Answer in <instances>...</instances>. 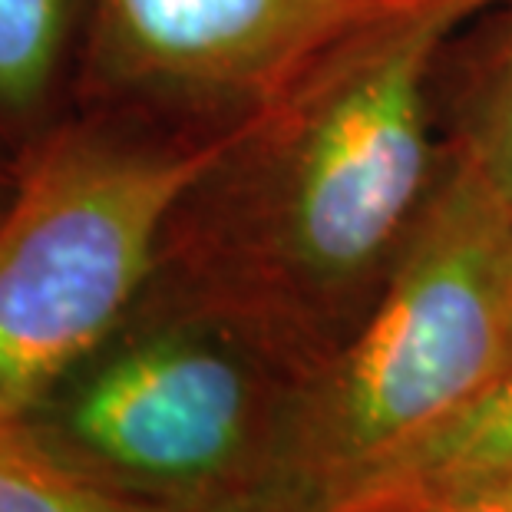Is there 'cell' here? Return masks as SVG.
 Instances as JSON below:
<instances>
[{
    "instance_id": "obj_7",
    "label": "cell",
    "mask_w": 512,
    "mask_h": 512,
    "mask_svg": "<svg viewBox=\"0 0 512 512\" xmlns=\"http://www.w3.org/2000/svg\"><path fill=\"white\" fill-rule=\"evenodd\" d=\"M493 476H512V364L450 417L433 423L427 433L403 443L400 450L347 476L324 496L344 493V489L437 486Z\"/></svg>"
},
{
    "instance_id": "obj_12",
    "label": "cell",
    "mask_w": 512,
    "mask_h": 512,
    "mask_svg": "<svg viewBox=\"0 0 512 512\" xmlns=\"http://www.w3.org/2000/svg\"><path fill=\"white\" fill-rule=\"evenodd\" d=\"M509 364H512V235H509Z\"/></svg>"
},
{
    "instance_id": "obj_8",
    "label": "cell",
    "mask_w": 512,
    "mask_h": 512,
    "mask_svg": "<svg viewBox=\"0 0 512 512\" xmlns=\"http://www.w3.org/2000/svg\"><path fill=\"white\" fill-rule=\"evenodd\" d=\"M0 512H162L90 483L30 437L0 427Z\"/></svg>"
},
{
    "instance_id": "obj_10",
    "label": "cell",
    "mask_w": 512,
    "mask_h": 512,
    "mask_svg": "<svg viewBox=\"0 0 512 512\" xmlns=\"http://www.w3.org/2000/svg\"><path fill=\"white\" fill-rule=\"evenodd\" d=\"M301 512H512V476L437 486L344 489L314 499Z\"/></svg>"
},
{
    "instance_id": "obj_3",
    "label": "cell",
    "mask_w": 512,
    "mask_h": 512,
    "mask_svg": "<svg viewBox=\"0 0 512 512\" xmlns=\"http://www.w3.org/2000/svg\"><path fill=\"white\" fill-rule=\"evenodd\" d=\"M512 209L450 159L374 311L301 394L285 466L304 503L417 440L509 367Z\"/></svg>"
},
{
    "instance_id": "obj_4",
    "label": "cell",
    "mask_w": 512,
    "mask_h": 512,
    "mask_svg": "<svg viewBox=\"0 0 512 512\" xmlns=\"http://www.w3.org/2000/svg\"><path fill=\"white\" fill-rule=\"evenodd\" d=\"M364 0H83L73 110L219 133L275 96Z\"/></svg>"
},
{
    "instance_id": "obj_1",
    "label": "cell",
    "mask_w": 512,
    "mask_h": 512,
    "mask_svg": "<svg viewBox=\"0 0 512 512\" xmlns=\"http://www.w3.org/2000/svg\"><path fill=\"white\" fill-rule=\"evenodd\" d=\"M506 0H364L238 123L169 222L176 268L225 321L298 324L370 288L427 202L430 80L466 20Z\"/></svg>"
},
{
    "instance_id": "obj_9",
    "label": "cell",
    "mask_w": 512,
    "mask_h": 512,
    "mask_svg": "<svg viewBox=\"0 0 512 512\" xmlns=\"http://www.w3.org/2000/svg\"><path fill=\"white\" fill-rule=\"evenodd\" d=\"M450 159L512 209V20L479 73Z\"/></svg>"
},
{
    "instance_id": "obj_2",
    "label": "cell",
    "mask_w": 512,
    "mask_h": 512,
    "mask_svg": "<svg viewBox=\"0 0 512 512\" xmlns=\"http://www.w3.org/2000/svg\"><path fill=\"white\" fill-rule=\"evenodd\" d=\"M235 129L73 110L20 162L0 212V427H24L110 341Z\"/></svg>"
},
{
    "instance_id": "obj_5",
    "label": "cell",
    "mask_w": 512,
    "mask_h": 512,
    "mask_svg": "<svg viewBox=\"0 0 512 512\" xmlns=\"http://www.w3.org/2000/svg\"><path fill=\"white\" fill-rule=\"evenodd\" d=\"M258 413V374L219 318L149 331L103 357L63 400V430L119 470L195 483L245 453Z\"/></svg>"
},
{
    "instance_id": "obj_11",
    "label": "cell",
    "mask_w": 512,
    "mask_h": 512,
    "mask_svg": "<svg viewBox=\"0 0 512 512\" xmlns=\"http://www.w3.org/2000/svg\"><path fill=\"white\" fill-rule=\"evenodd\" d=\"M17 176H20V166H14V162L0 159V212L7 209L10 195H14L17 189Z\"/></svg>"
},
{
    "instance_id": "obj_6",
    "label": "cell",
    "mask_w": 512,
    "mask_h": 512,
    "mask_svg": "<svg viewBox=\"0 0 512 512\" xmlns=\"http://www.w3.org/2000/svg\"><path fill=\"white\" fill-rule=\"evenodd\" d=\"M83 0H0V159L20 166L73 113Z\"/></svg>"
}]
</instances>
